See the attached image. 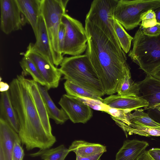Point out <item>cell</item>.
<instances>
[{
	"label": "cell",
	"mask_w": 160,
	"mask_h": 160,
	"mask_svg": "<svg viewBox=\"0 0 160 160\" xmlns=\"http://www.w3.org/2000/svg\"><path fill=\"white\" fill-rule=\"evenodd\" d=\"M148 153L153 160H160V148H152L148 151Z\"/></svg>",
	"instance_id": "cell-33"
},
{
	"label": "cell",
	"mask_w": 160,
	"mask_h": 160,
	"mask_svg": "<svg viewBox=\"0 0 160 160\" xmlns=\"http://www.w3.org/2000/svg\"><path fill=\"white\" fill-rule=\"evenodd\" d=\"M147 110L149 117L156 122L160 124V106L154 107Z\"/></svg>",
	"instance_id": "cell-30"
},
{
	"label": "cell",
	"mask_w": 160,
	"mask_h": 160,
	"mask_svg": "<svg viewBox=\"0 0 160 160\" xmlns=\"http://www.w3.org/2000/svg\"><path fill=\"white\" fill-rule=\"evenodd\" d=\"M145 34L151 36H156L160 34V23L150 28L141 29Z\"/></svg>",
	"instance_id": "cell-31"
},
{
	"label": "cell",
	"mask_w": 160,
	"mask_h": 160,
	"mask_svg": "<svg viewBox=\"0 0 160 160\" xmlns=\"http://www.w3.org/2000/svg\"><path fill=\"white\" fill-rule=\"evenodd\" d=\"M9 86L8 91L18 120V134L21 142L28 151L50 148L56 142V138L45 129L28 89L17 77Z\"/></svg>",
	"instance_id": "cell-2"
},
{
	"label": "cell",
	"mask_w": 160,
	"mask_h": 160,
	"mask_svg": "<svg viewBox=\"0 0 160 160\" xmlns=\"http://www.w3.org/2000/svg\"><path fill=\"white\" fill-rule=\"evenodd\" d=\"M102 102L109 108L131 112L140 108L145 109L148 102L141 97L111 95L103 99Z\"/></svg>",
	"instance_id": "cell-13"
},
{
	"label": "cell",
	"mask_w": 160,
	"mask_h": 160,
	"mask_svg": "<svg viewBox=\"0 0 160 160\" xmlns=\"http://www.w3.org/2000/svg\"><path fill=\"white\" fill-rule=\"evenodd\" d=\"M132 48L128 56L146 74H151L160 67V34H145L139 29L132 40Z\"/></svg>",
	"instance_id": "cell-4"
},
{
	"label": "cell",
	"mask_w": 160,
	"mask_h": 160,
	"mask_svg": "<svg viewBox=\"0 0 160 160\" xmlns=\"http://www.w3.org/2000/svg\"><path fill=\"white\" fill-rule=\"evenodd\" d=\"M9 88V85L3 82H1L0 83V91L1 92L8 91Z\"/></svg>",
	"instance_id": "cell-37"
},
{
	"label": "cell",
	"mask_w": 160,
	"mask_h": 160,
	"mask_svg": "<svg viewBox=\"0 0 160 160\" xmlns=\"http://www.w3.org/2000/svg\"><path fill=\"white\" fill-rule=\"evenodd\" d=\"M68 0H42L41 14L45 22L49 37L53 64L60 65L64 58L60 52L58 34Z\"/></svg>",
	"instance_id": "cell-5"
},
{
	"label": "cell",
	"mask_w": 160,
	"mask_h": 160,
	"mask_svg": "<svg viewBox=\"0 0 160 160\" xmlns=\"http://www.w3.org/2000/svg\"><path fill=\"white\" fill-rule=\"evenodd\" d=\"M0 160H3V159L1 158L0 157Z\"/></svg>",
	"instance_id": "cell-41"
},
{
	"label": "cell",
	"mask_w": 160,
	"mask_h": 160,
	"mask_svg": "<svg viewBox=\"0 0 160 160\" xmlns=\"http://www.w3.org/2000/svg\"><path fill=\"white\" fill-rule=\"evenodd\" d=\"M65 36V29L64 25L61 24L58 34V43L60 52L63 55Z\"/></svg>",
	"instance_id": "cell-29"
},
{
	"label": "cell",
	"mask_w": 160,
	"mask_h": 160,
	"mask_svg": "<svg viewBox=\"0 0 160 160\" xmlns=\"http://www.w3.org/2000/svg\"><path fill=\"white\" fill-rule=\"evenodd\" d=\"M132 128L145 132L149 136H160V127H149L137 123L130 122L126 128V133L131 134Z\"/></svg>",
	"instance_id": "cell-27"
},
{
	"label": "cell",
	"mask_w": 160,
	"mask_h": 160,
	"mask_svg": "<svg viewBox=\"0 0 160 160\" xmlns=\"http://www.w3.org/2000/svg\"><path fill=\"white\" fill-rule=\"evenodd\" d=\"M141 22L139 28L140 29L153 27L158 23L156 18L144 19Z\"/></svg>",
	"instance_id": "cell-32"
},
{
	"label": "cell",
	"mask_w": 160,
	"mask_h": 160,
	"mask_svg": "<svg viewBox=\"0 0 160 160\" xmlns=\"http://www.w3.org/2000/svg\"><path fill=\"white\" fill-rule=\"evenodd\" d=\"M24 55L30 58L36 65L45 81V87L48 90L58 87L62 74L53 63L32 48V43L29 45Z\"/></svg>",
	"instance_id": "cell-10"
},
{
	"label": "cell",
	"mask_w": 160,
	"mask_h": 160,
	"mask_svg": "<svg viewBox=\"0 0 160 160\" xmlns=\"http://www.w3.org/2000/svg\"><path fill=\"white\" fill-rule=\"evenodd\" d=\"M113 25L120 47L124 52L127 53L129 52L133 38L129 35L122 26L115 19L114 20Z\"/></svg>",
	"instance_id": "cell-26"
},
{
	"label": "cell",
	"mask_w": 160,
	"mask_h": 160,
	"mask_svg": "<svg viewBox=\"0 0 160 160\" xmlns=\"http://www.w3.org/2000/svg\"><path fill=\"white\" fill-rule=\"evenodd\" d=\"M156 16V19L158 22L160 23V7L154 10Z\"/></svg>",
	"instance_id": "cell-39"
},
{
	"label": "cell",
	"mask_w": 160,
	"mask_h": 160,
	"mask_svg": "<svg viewBox=\"0 0 160 160\" xmlns=\"http://www.w3.org/2000/svg\"><path fill=\"white\" fill-rule=\"evenodd\" d=\"M61 23L65 29L63 55H81L87 48L88 38L85 27L79 21L66 13L62 17Z\"/></svg>",
	"instance_id": "cell-8"
},
{
	"label": "cell",
	"mask_w": 160,
	"mask_h": 160,
	"mask_svg": "<svg viewBox=\"0 0 160 160\" xmlns=\"http://www.w3.org/2000/svg\"><path fill=\"white\" fill-rule=\"evenodd\" d=\"M116 92L120 95L141 97L138 84L132 80L130 71L120 80Z\"/></svg>",
	"instance_id": "cell-22"
},
{
	"label": "cell",
	"mask_w": 160,
	"mask_h": 160,
	"mask_svg": "<svg viewBox=\"0 0 160 160\" xmlns=\"http://www.w3.org/2000/svg\"><path fill=\"white\" fill-rule=\"evenodd\" d=\"M30 93L42 124L46 132L49 135L53 136L46 108L40 92L38 83L33 79L25 78L22 74L17 75Z\"/></svg>",
	"instance_id": "cell-12"
},
{
	"label": "cell",
	"mask_w": 160,
	"mask_h": 160,
	"mask_svg": "<svg viewBox=\"0 0 160 160\" xmlns=\"http://www.w3.org/2000/svg\"><path fill=\"white\" fill-rule=\"evenodd\" d=\"M21 12L32 26L35 36L41 14L42 0H16Z\"/></svg>",
	"instance_id": "cell-16"
},
{
	"label": "cell",
	"mask_w": 160,
	"mask_h": 160,
	"mask_svg": "<svg viewBox=\"0 0 160 160\" xmlns=\"http://www.w3.org/2000/svg\"><path fill=\"white\" fill-rule=\"evenodd\" d=\"M19 63L22 70V74L24 76L27 75H30L34 81L42 86H46L45 81L30 58L24 55Z\"/></svg>",
	"instance_id": "cell-25"
},
{
	"label": "cell",
	"mask_w": 160,
	"mask_h": 160,
	"mask_svg": "<svg viewBox=\"0 0 160 160\" xmlns=\"http://www.w3.org/2000/svg\"><path fill=\"white\" fill-rule=\"evenodd\" d=\"M137 82L141 97L149 103L145 110L160 103V80L148 74L143 80Z\"/></svg>",
	"instance_id": "cell-15"
},
{
	"label": "cell",
	"mask_w": 160,
	"mask_h": 160,
	"mask_svg": "<svg viewBox=\"0 0 160 160\" xmlns=\"http://www.w3.org/2000/svg\"><path fill=\"white\" fill-rule=\"evenodd\" d=\"M149 145L148 143L144 141L125 140L116 154L115 160H136Z\"/></svg>",
	"instance_id": "cell-17"
},
{
	"label": "cell",
	"mask_w": 160,
	"mask_h": 160,
	"mask_svg": "<svg viewBox=\"0 0 160 160\" xmlns=\"http://www.w3.org/2000/svg\"><path fill=\"white\" fill-rule=\"evenodd\" d=\"M60 66L64 79L101 97L105 94L100 78L85 54L65 57Z\"/></svg>",
	"instance_id": "cell-3"
},
{
	"label": "cell",
	"mask_w": 160,
	"mask_h": 160,
	"mask_svg": "<svg viewBox=\"0 0 160 160\" xmlns=\"http://www.w3.org/2000/svg\"><path fill=\"white\" fill-rule=\"evenodd\" d=\"M140 18L141 21L146 19L156 18V16L154 10H149L141 14Z\"/></svg>",
	"instance_id": "cell-34"
},
{
	"label": "cell",
	"mask_w": 160,
	"mask_h": 160,
	"mask_svg": "<svg viewBox=\"0 0 160 160\" xmlns=\"http://www.w3.org/2000/svg\"><path fill=\"white\" fill-rule=\"evenodd\" d=\"M88 38L85 53L100 78L105 94L116 92L118 84L130 68L126 53L98 27L85 21Z\"/></svg>",
	"instance_id": "cell-1"
},
{
	"label": "cell",
	"mask_w": 160,
	"mask_h": 160,
	"mask_svg": "<svg viewBox=\"0 0 160 160\" xmlns=\"http://www.w3.org/2000/svg\"><path fill=\"white\" fill-rule=\"evenodd\" d=\"M19 140L20 139L18 133L0 118V157L3 160H12L14 142Z\"/></svg>",
	"instance_id": "cell-14"
},
{
	"label": "cell",
	"mask_w": 160,
	"mask_h": 160,
	"mask_svg": "<svg viewBox=\"0 0 160 160\" xmlns=\"http://www.w3.org/2000/svg\"><path fill=\"white\" fill-rule=\"evenodd\" d=\"M118 1V0L93 1L85 21L98 27L113 43L120 47L113 25V12Z\"/></svg>",
	"instance_id": "cell-7"
},
{
	"label": "cell",
	"mask_w": 160,
	"mask_h": 160,
	"mask_svg": "<svg viewBox=\"0 0 160 160\" xmlns=\"http://www.w3.org/2000/svg\"><path fill=\"white\" fill-rule=\"evenodd\" d=\"M136 160H153L148 153V151H144Z\"/></svg>",
	"instance_id": "cell-36"
},
{
	"label": "cell",
	"mask_w": 160,
	"mask_h": 160,
	"mask_svg": "<svg viewBox=\"0 0 160 160\" xmlns=\"http://www.w3.org/2000/svg\"><path fill=\"white\" fill-rule=\"evenodd\" d=\"M20 140H17L14 143L12 155V160H23L24 153L21 146Z\"/></svg>",
	"instance_id": "cell-28"
},
{
	"label": "cell",
	"mask_w": 160,
	"mask_h": 160,
	"mask_svg": "<svg viewBox=\"0 0 160 160\" xmlns=\"http://www.w3.org/2000/svg\"><path fill=\"white\" fill-rule=\"evenodd\" d=\"M58 104L74 123L84 124L92 116L91 108L79 98L64 94L61 98Z\"/></svg>",
	"instance_id": "cell-11"
},
{
	"label": "cell",
	"mask_w": 160,
	"mask_h": 160,
	"mask_svg": "<svg viewBox=\"0 0 160 160\" xmlns=\"http://www.w3.org/2000/svg\"><path fill=\"white\" fill-rule=\"evenodd\" d=\"M0 27L2 31L8 34L22 29L28 22L20 11L16 0H0Z\"/></svg>",
	"instance_id": "cell-9"
},
{
	"label": "cell",
	"mask_w": 160,
	"mask_h": 160,
	"mask_svg": "<svg viewBox=\"0 0 160 160\" xmlns=\"http://www.w3.org/2000/svg\"><path fill=\"white\" fill-rule=\"evenodd\" d=\"M40 92L45 103L49 118L53 120L57 124H62L69 119L62 109H59L56 106L48 92V89L38 83Z\"/></svg>",
	"instance_id": "cell-20"
},
{
	"label": "cell",
	"mask_w": 160,
	"mask_h": 160,
	"mask_svg": "<svg viewBox=\"0 0 160 160\" xmlns=\"http://www.w3.org/2000/svg\"><path fill=\"white\" fill-rule=\"evenodd\" d=\"M159 7L160 0H118L113 17L124 28L130 30L140 25L141 14Z\"/></svg>",
	"instance_id": "cell-6"
},
{
	"label": "cell",
	"mask_w": 160,
	"mask_h": 160,
	"mask_svg": "<svg viewBox=\"0 0 160 160\" xmlns=\"http://www.w3.org/2000/svg\"><path fill=\"white\" fill-rule=\"evenodd\" d=\"M35 37L36 39V42L34 44L32 43V48L53 63L48 34L44 19L42 14L39 19L37 33Z\"/></svg>",
	"instance_id": "cell-18"
},
{
	"label": "cell",
	"mask_w": 160,
	"mask_h": 160,
	"mask_svg": "<svg viewBox=\"0 0 160 160\" xmlns=\"http://www.w3.org/2000/svg\"><path fill=\"white\" fill-rule=\"evenodd\" d=\"M67 94L79 98H85L102 102V97L68 80L64 83Z\"/></svg>",
	"instance_id": "cell-24"
},
{
	"label": "cell",
	"mask_w": 160,
	"mask_h": 160,
	"mask_svg": "<svg viewBox=\"0 0 160 160\" xmlns=\"http://www.w3.org/2000/svg\"><path fill=\"white\" fill-rule=\"evenodd\" d=\"M68 149L70 152H74L76 156L82 158L93 156L107 151L106 147L104 145L82 140L74 141Z\"/></svg>",
	"instance_id": "cell-21"
},
{
	"label": "cell",
	"mask_w": 160,
	"mask_h": 160,
	"mask_svg": "<svg viewBox=\"0 0 160 160\" xmlns=\"http://www.w3.org/2000/svg\"><path fill=\"white\" fill-rule=\"evenodd\" d=\"M150 75L155 78L160 80V67L155 70Z\"/></svg>",
	"instance_id": "cell-38"
},
{
	"label": "cell",
	"mask_w": 160,
	"mask_h": 160,
	"mask_svg": "<svg viewBox=\"0 0 160 160\" xmlns=\"http://www.w3.org/2000/svg\"><path fill=\"white\" fill-rule=\"evenodd\" d=\"M159 106H160V103H159V104H157V105H156L154 106H153V107H152V108H153V107H155Z\"/></svg>",
	"instance_id": "cell-40"
},
{
	"label": "cell",
	"mask_w": 160,
	"mask_h": 160,
	"mask_svg": "<svg viewBox=\"0 0 160 160\" xmlns=\"http://www.w3.org/2000/svg\"><path fill=\"white\" fill-rule=\"evenodd\" d=\"M103 153H101L94 156L87 158H82L76 156V160H100V157Z\"/></svg>",
	"instance_id": "cell-35"
},
{
	"label": "cell",
	"mask_w": 160,
	"mask_h": 160,
	"mask_svg": "<svg viewBox=\"0 0 160 160\" xmlns=\"http://www.w3.org/2000/svg\"><path fill=\"white\" fill-rule=\"evenodd\" d=\"M70 152L68 148L62 144L54 148L40 150L29 156L32 157H40L43 160H64Z\"/></svg>",
	"instance_id": "cell-23"
},
{
	"label": "cell",
	"mask_w": 160,
	"mask_h": 160,
	"mask_svg": "<svg viewBox=\"0 0 160 160\" xmlns=\"http://www.w3.org/2000/svg\"><path fill=\"white\" fill-rule=\"evenodd\" d=\"M0 118L6 122L18 133L19 128L18 120L8 91L1 93Z\"/></svg>",
	"instance_id": "cell-19"
}]
</instances>
